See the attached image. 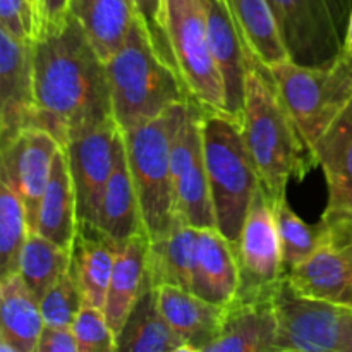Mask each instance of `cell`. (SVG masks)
<instances>
[{"mask_svg":"<svg viewBox=\"0 0 352 352\" xmlns=\"http://www.w3.org/2000/svg\"><path fill=\"white\" fill-rule=\"evenodd\" d=\"M31 62L33 124L47 129L62 148L113 120L105 62L69 10L31 41Z\"/></svg>","mask_w":352,"mask_h":352,"instance_id":"6da1fadb","label":"cell"},{"mask_svg":"<svg viewBox=\"0 0 352 352\" xmlns=\"http://www.w3.org/2000/svg\"><path fill=\"white\" fill-rule=\"evenodd\" d=\"M239 122L261 186L272 201L284 198L291 179H302L316 167L275 88L270 69L251 52Z\"/></svg>","mask_w":352,"mask_h":352,"instance_id":"7a4b0ae2","label":"cell"},{"mask_svg":"<svg viewBox=\"0 0 352 352\" xmlns=\"http://www.w3.org/2000/svg\"><path fill=\"white\" fill-rule=\"evenodd\" d=\"M105 69L112 116L122 133L192 100L174 65L158 52L141 16L122 47L105 60Z\"/></svg>","mask_w":352,"mask_h":352,"instance_id":"3957f363","label":"cell"},{"mask_svg":"<svg viewBox=\"0 0 352 352\" xmlns=\"http://www.w3.org/2000/svg\"><path fill=\"white\" fill-rule=\"evenodd\" d=\"M201 136L217 229L236 244L254 192L261 186L260 175L239 119L227 112L203 109Z\"/></svg>","mask_w":352,"mask_h":352,"instance_id":"277c9868","label":"cell"},{"mask_svg":"<svg viewBox=\"0 0 352 352\" xmlns=\"http://www.w3.org/2000/svg\"><path fill=\"white\" fill-rule=\"evenodd\" d=\"M191 102L179 103L157 119L122 133L141 223L150 241L164 236L174 220L170 148Z\"/></svg>","mask_w":352,"mask_h":352,"instance_id":"5b68a950","label":"cell"},{"mask_svg":"<svg viewBox=\"0 0 352 352\" xmlns=\"http://www.w3.org/2000/svg\"><path fill=\"white\" fill-rule=\"evenodd\" d=\"M268 69L289 116L311 151L352 98L351 55L342 50L325 65H302L289 58Z\"/></svg>","mask_w":352,"mask_h":352,"instance_id":"8992f818","label":"cell"},{"mask_svg":"<svg viewBox=\"0 0 352 352\" xmlns=\"http://www.w3.org/2000/svg\"><path fill=\"white\" fill-rule=\"evenodd\" d=\"M162 26L172 62L199 107L226 110V88L212 55L203 0H164Z\"/></svg>","mask_w":352,"mask_h":352,"instance_id":"52a82bcc","label":"cell"},{"mask_svg":"<svg viewBox=\"0 0 352 352\" xmlns=\"http://www.w3.org/2000/svg\"><path fill=\"white\" fill-rule=\"evenodd\" d=\"M274 306L275 352H352V308L299 296L285 277Z\"/></svg>","mask_w":352,"mask_h":352,"instance_id":"ba28073f","label":"cell"},{"mask_svg":"<svg viewBox=\"0 0 352 352\" xmlns=\"http://www.w3.org/2000/svg\"><path fill=\"white\" fill-rule=\"evenodd\" d=\"M291 60L325 65L344 50L352 0H268Z\"/></svg>","mask_w":352,"mask_h":352,"instance_id":"9c48e42d","label":"cell"},{"mask_svg":"<svg viewBox=\"0 0 352 352\" xmlns=\"http://www.w3.org/2000/svg\"><path fill=\"white\" fill-rule=\"evenodd\" d=\"M232 248L239 270V284L232 299L274 298L277 285L285 277V265L274 201L263 186L254 192L239 239Z\"/></svg>","mask_w":352,"mask_h":352,"instance_id":"30bf717a","label":"cell"},{"mask_svg":"<svg viewBox=\"0 0 352 352\" xmlns=\"http://www.w3.org/2000/svg\"><path fill=\"white\" fill-rule=\"evenodd\" d=\"M201 112L192 100L172 140V198L174 217L196 229H208L217 227V222L203 155Z\"/></svg>","mask_w":352,"mask_h":352,"instance_id":"8fae6325","label":"cell"},{"mask_svg":"<svg viewBox=\"0 0 352 352\" xmlns=\"http://www.w3.org/2000/svg\"><path fill=\"white\" fill-rule=\"evenodd\" d=\"M60 144L40 126H23L0 138V177L19 196L30 230H34L41 198Z\"/></svg>","mask_w":352,"mask_h":352,"instance_id":"7c38bea8","label":"cell"},{"mask_svg":"<svg viewBox=\"0 0 352 352\" xmlns=\"http://www.w3.org/2000/svg\"><path fill=\"white\" fill-rule=\"evenodd\" d=\"M119 133L116 120H109L81 136L72 138L64 146L78 199L79 227H96L98 222Z\"/></svg>","mask_w":352,"mask_h":352,"instance_id":"4fadbf2b","label":"cell"},{"mask_svg":"<svg viewBox=\"0 0 352 352\" xmlns=\"http://www.w3.org/2000/svg\"><path fill=\"white\" fill-rule=\"evenodd\" d=\"M34 120L31 41L0 23V138Z\"/></svg>","mask_w":352,"mask_h":352,"instance_id":"5bb4252c","label":"cell"},{"mask_svg":"<svg viewBox=\"0 0 352 352\" xmlns=\"http://www.w3.org/2000/svg\"><path fill=\"white\" fill-rule=\"evenodd\" d=\"M203 6L210 48L226 88V110L236 119H241L250 50L241 38L226 0H203Z\"/></svg>","mask_w":352,"mask_h":352,"instance_id":"9a60e30c","label":"cell"},{"mask_svg":"<svg viewBox=\"0 0 352 352\" xmlns=\"http://www.w3.org/2000/svg\"><path fill=\"white\" fill-rule=\"evenodd\" d=\"M275 340L274 298L232 299L226 305L219 336L205 352H275Z\"/></svg>","mask_w":352,"mask_h":352,"instance_id":"2e32d148","label":"cell"},{"mask_svg":"<svg viewBox=\"0 0 352 352\" xmlns=\"http://www.w3.org/2000/svg\"><path fill=\"white\" fill-rule=\"evenodd\" d=\"M95 229L113 244L122 246L136 234L144 232L141 223L140 205H138L136 189L131 177L129 164H127L126 146H124L122 131L116 141V153H113V167L110 172L109 182L100 206L98 222ZM146 234V232H144Z\"/></svg>","mask_w":352,"mask_h":352,"instance_id":"e0dca14e","label":"cell"},{"mask_svg":"<svg viewBox=\"0 0 352 352\" xmlns=\"http://www.w3.org/2000/svg\"><path fill=\"white\" fill-rule=\"evenodd\" d=\"M157 301L168 325L184 340L188 352H205L219 336L226 306L172 285L157 289Z\"/></svg>","mask_w":352,"mask_h":352,"instance_id":"ac0fdd59","label":"cell"},{"mask_svg":"<svg viewBox=\"0 0 352 352\" xmlns=\"http://www.w3.org/2000/svg\"><path fill=\"white\" fill-rule=\"evenodd\" d=\"M285 278L299 296L352 308V265L329 244L285 272Z\"/></svg>","mask_w":352,"mask_h":352,"instance_id":"d6986e66","label":"cell"},{"mask_svg":"<svg viewBox=\"0 0 352 352\" xmlns=\"http://www.w3.org/2000/svg\"><path fill=\"white\" fill-rule=\"evenodd\" d=\"M239 284L236 254L230 241L217 227L199 229L196 260L191 277V292L215 305L232 301Z\"/></svg>","mask_w":352,"mask_h":352,"instance_id":"ffe728a7","label":"cell"},{"mask_svg":"<svg viewBox=\"0 0 352 352\" xmlns=\"http://www.w3.org/2000/svg\"><path fill=\"white\" fill-rule=\"evenodd\" d=\"M148 246L150 239L146 234L140 232L117 251L112 277L107 289L105 305H103L105 318L116 336H119L122 330L140 296L151 287L146 274Z\"/></svg>","mask_w":352,"mask_h":352,"instance_id":"44dd1931","label":"cell"},{"mask_svg":"<svg viewBox=\"0 0 352 352\" xmlns=\"http://www.w3.org/2000/svg\"><path fill=\"white\" fill-rule=\"evenodd\" d=\"M198 234L199 229L174 217L170 229L158 239L150 241L146 274L151 287L172 285L191 291Z\"/></svg>","mask_w":352,"mask_h":352,"instance_id":"7402d4cb","label":"cell"},{"mask_svg":"<svg viewBox=\"0 0 352 352\" xmlns=\"http://www.w3.org/2000/svg\"><path fill=\"white\" fill-rule=\"evenodd\" d=\"M78 199L64 148H58L41 198L34 230L71 251L78 234Z\"/></svg>","mask_w":352,"mask_h":352,"instance_id":"603a6c76","label":"cell"},{"mask_svg":"<svg viewBox=\"0 0 352 352\" xmlns=\"http://www.w3.org/2000/svg\"><path fill=\"white\" fill-rule=\"evenodd\" d=\"M67 10L79 21L103 62L122 47L140 17L134 0H71Z\"/></svg>","mask_w":352,"mask_h":352,"instance_id":"cb8c5ba5","label":"cell"},{"mask_svg":"<svg viewBox=\"0 0 352 352\" xmlns=\"http://www.w3.org/2000/svg\"><path fill=\"white\" fill-rule=\"evenodd\" d=\"M119 246L95 227H79L71 248V270L81 287L85 305L102 308Z\"/></svg>","mask_w":352,"mask_h":352,"instance_id":"d4e9b609","label":"cell"},{"mask_svg":"<svg viewBox=\"0 0 352 352\" xmlns=\"http://www.w3.org/2000/svg\"><path fill=\"white\" fill-rule=\"evenodd\" d=\"M43 327L40 301L21 275L14 274L0 282V339L16 352H36Z\"/></svg>","mask_w":352,"mask_h":352,"instance_id":"484cf974","label":"cell"},{"mask_svg":"<svg viewBox=\"0 0 352 352\" xmlns=\"http://www.w3.org/2000/svg\"><path fill=\"white\" fill-rule=\"evenodd\" d=\"M188 352L158 308L157 289L150 287L131 309L117 336V352Z\"/></svg>","mask_w":352,"mask_h":352,"instance_id":"4316f807","label":"cell"},{"mask_svg":"<svg viewBox=\"0 0 352 352\" xmlns=\"http://www.w3.org/2000/svg\"><path fill=\"white\" fill-rule=\"evenodd\" d=\"M226 3L246 48L265 67L291 58L268 0H226Z\"/></svg>","mask_w":352,"mask_h":352,"instance_id":"83f0119b","label":"cell"},{"mask_svg":"<svg viewBox=\"0 0 352 352\" xmlns=\"http://www.w3.org/2000/svg\"><path fill=\"white\" fill-rule=\"evenodd\" d=\"M71 267V251L52 243L36 230H30L19 254L17 274L40 301L45 292Z\"/></svg>","mask_w":352,"mask_h":352,"instance_id":"f1b7e54d","label":"cell"},{"mask_svg":"<svg viewBox=\"0 0 352 352\" xmlns=\"http://www.w3.org/2000/svg\"><path fill=\"white\" fill-rule=\"evenodd\" d=\"M311 153L327 184L352 186V98L316 140Z\"/></svg>","mask_w":352,"mask_h":352,"instance_id":"f546056e","label":"cell"},{"mask_svg":"<svg viewBox=\"0 0 352 352\" xmlns=\"http://www.w3.org/2000/svg\"><path fill=\"white\" fill-rule=\"evenodd\" d=\"M28 232L30 226L23 201L0 177V282L17 274Z\"/></svg>","mask_w":352,"mask_h":352,"instance_id":"4dcf8cb0","label":"cell"},{"mask_svg":"<svg viewBox=\"0 0 352 352\" xmlns=\"http://www.w3.org/2000/svg\"><path fill=\"white\" fill-rule=\"evenodd\" d=\"M274 210L278 237H280L282 258H284L285 272H287L289 268L296 267L311 256L322 244H325V241H323L320 223L309 226L305 220L299 219V215H296L294 210L289 206L285 196L274 201Z\"/></svg>","mask_w":352,"mask_h":352,"instance_id":"1f68e13d","label":"cell"},{"mask_svg":"<svg viewBox=\"0 0 352 352\" xmlns=\"http://www.w3.org/2000/svg\"><path fill=\"white\" fill-rule=\"evenodd\" d=\"M82 306L85 298L71 267L40 299V311L45 325L60 329H71Z\"/></svg>","mask_w":352,"mask_h":352,"instance_id":"d6a6232c","label":"cell"},{"mask_svg":"<svg viewBox=\"0 0 352 352\" xmlns=\"http://www.w3.org/2000/svg\"><path fill=\"white\" fill-rule=\"evenodd\" d=\"M318 223L330 248L344 251L352 246V186L329 184V203Z\"/></svg>","mask_w":352,"mask_h":352,"instance_id":"836d02e7","label":"cell"},{"mask_svg":"<svg viewBox=\"0 0 352 352\" xmlns=\"http://www.w3.org/2000/svg\"><path fill=\"white\" fill-rule=\"evenodd\" d=\"M78 352H117V336L102 308L85 305L72 323Z\"/></svg>","mask_w":352,"mask_h":352,"instance_id":"e575fe53","label":"cell"},{"mask_svg":"<svg viewBox=\"0 0 352 352\" xmlns=\"http://www.w3.org/2000/svg\"><path fill=\"white\" fill-rule=\"evenodd\" d=\"M0 23L24 41L40 33V17L30 0H0Z\"/></svg>","mask_w":352,"mask_h":352,"instance_id":"d590c367","label":"cell"},{"mask_svg":"<svg viewBox=\"0 0 352 352\" xmlns=\"http://www.w3.org/2000/svg\"><path fill=\"white\" fill-rule=\"evenodd\" d=\"M134 2H136L140 16L143 17L144 24H146L148 31H150L158 52L164 55V58L168 64L174 65L167 40H165L164 26H162V3H164V0H134Z\"/></svg>","mask_w":352,"mask_h":352,"instance_id":"8d00e7d4","label":"cell"},{"mask_svg":"<svg viewBox=\"0 0 352 352\" xmlns=\"http://www.w3.org/2000/svg\"><path fill=\"white\" fill-rule=\"evenodd\" d=\"M36 352H78L72 329L45 325L40 333Z\"/></svg>","mask_w":352,"mask_h":352,"instance_id":"74e56055","label":"cell"},{"mask_svg":"<svg viewBox=\"0 0 352 352\" xmlns=\"http://www.w3.org/2000/svg\"><path fill=\"white\" fill-rule=\"evenodd\" d=\"M69 2H71V0H40L41 28L47 26V24L58 23V21L67 14Z\"/></svg>","mask_w":352,"mask_h":352,"instance_id":"f35d334b","label":"cell"},{"mask_svg":"<svg viewBox=\"0 0 352 352\" xmlns=\"http://www.w3.org/2000/svg\"><path fill=\"white\" fill-rule=\"evenodd\" d=\"M344 50L351 55L352 58V14L349 17V24H347V31H346V41H344Z\"/></svg>","mask_w":352,"mask_h":352,"instance_id":"ab89813d","label":"cell"},{"mask_svg":"<svg viewBox=\"0 0 352 352\" xmlns=\"http://www.w3.org/2000/svg\"><path fill=\"white\" fill-rule=\"evenodd\" d=\"M30 2L33 3V7H34V10H36L38 17H40V0H30ZM40 28H41V23H40Z\"/></svg>","mask_w":352,"mask_h":352,"instance_id":"60d3db41","label":"cell"},{"mask_svg":"<svg viewBox=\"0 0 352 352\" xmlns=\"http://www.w3.org/2000/svg\"><path fill=\"white\" fill-rule=\"evenodd\" d=\"M344 254H346L347 260H349V261H351V265H352V246H351V248H347V250H344Z\"/></svg>","mask_w":352,"mask_h":352,"instance_id":"b9f144b4","label":"cell"}]
</instances>
